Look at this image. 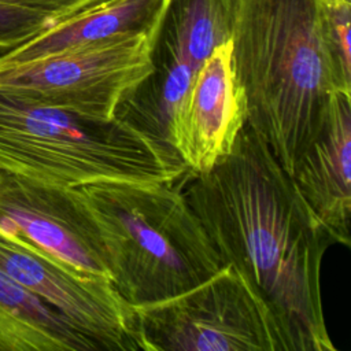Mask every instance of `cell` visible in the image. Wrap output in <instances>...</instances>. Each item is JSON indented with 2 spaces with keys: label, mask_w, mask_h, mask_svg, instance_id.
<instances>
[{
  "label": "cell",
  "mask_w": 351,
  "mask_h": 351,
  "mask_svg": "<svg viewBox=\"0 0 351 351\" xmlns=\"http://www.w3.org/2000/svg\"><path fill=\"white\" fill-rule=\"evenodd\" d=\"M0 229L32 241L75 269L110 277L96 232L71 188L0 169Z\"/></svg>",
  "instance_id": "obj_9"
},
{
  "label": "cell",
  "mask_w": 351,
  "mask_h": 351,
  "mask_svg": "<svg viewBox=\"0 0 351 351\" xmlns=\"http://www.w3.org/2000/svg\"><path fill=\"white\" fill-rule=\"evenodd\" d=\"M229 43L247 125L292 176L322 132L329 95L351 92L324 0H233Z\"/></svg>",
  "instance_id": "obj_2"
},
{
  "label": "cell",
  "mask_w": 351,
  "mask_h": 351,
  "mask_svg": "<svg viewBox=\"0 0 351 351\" xmlns=\"http://www.w3.org/2000/svg\"><path fill=\"white\" fill-rule=\"evenodd\" d=\"M0 169L59 188L96 181L169 182L188 171L165 137L129 118L86 119L4 88Z\"/></svg>",
  "instance_id": "obj_4"
},
{
  "label": "cell",
  "mask_w": 351,
  "mask_h": 351,
  "mask_svg": "<svg viewBox=\"0 0 351 351\" xmlns=\"http://www.w3.org/2000/svg\"><path fill=\"white\" fill-rule=\"evenodd\" d=\"M158 34H137L0 66V88L78 117L110 122L155 73Z\"/></svg>",
  "instance_id": "obj_6"
},
{
  "label": "cell",
  "mask_w": 351,
  "mask_h": 351,
  "mask_svg": "<svg viewBox=\"0 0 351 351\" xmlns=\"http://www.w3.org/2000/svg\"><path fill=\"white\" fill-rule=\"evenodd\" d=\"M233 0H169L159 36L195 70L230 40Z\"/></svg>",
  "instance_id": "obj_13"
},
{
  "label": "cell",
  "mask_w": 351,
  "mask_h": 351,
  "mask_svg": "<svg viewBox=\"0 0 351 351\" xmlns=\"http://www.w3.org/2000/svg\"><path fill=\"white\" fill-rule=\"evenodd\" d=\"M188 171L169 182L96 181L71 188L96 232L112 284L133 306L185 292L222 266L181 188Z\"/></svg>",
  "instance_id": "obj_3"
},
{
  "label": "cell",
  "mask_w": 351,
  "mask_h": 351,
  "mask_svg": "<svg viewBox=\"0 0 351 351\" xmlns=\"http://www.w3.org/2000/svg\"><path fill=\"white\" fill-rule=\"evenodd\" d=\"M192 176L184 193L222 265L247 277L295 351H336L321 292L335 243L266 143L245 123L226 156Z\"/></svg>",
  "instance_id": "obj_1"
},
{
  "label": "cell",
  "mask_w": 351,
  "mask_h": 351,
  "mask_svg": "<svg viewBox=\"0 0 351 351\" xmlns=\"http://www.w3.org/2000/svg\"><path fill=\"white\" fill-rule=\"evenodd\" d=\"M247 123V101L232 64L230 43L217 47L195 74L165 138L193 173H206L226 156Z\"/></svg>",
  "instance_id": "obj_8"
},
{
  "label": "cell",
  "mask_w": 351,
  "mask_h": 351,
  "mask_svg": "<svg viewBox=\"0 0 351 351\" xmlns=\"http://www.w3.org/2000/svg\"><path fill=\"white\" fill-rule=\"evenodd\" d=\"M169 0H104L0 55V66L143 33L158 34Z\"/></svg>",
  "instance_id": "obj_11"
},
{
  "label": "cell",
  "mask_w": 351,
  "mask_h": 351,
  "mask_svg": "<svg viewBox=\"0 0 351 351\" xmlns=\"http://www.w3.org/2000/svg\"><path fill=\"white\" fill-rule=\"evenodd\" d=\"M328 33L346 71L351 73V1L324 0Z\"/></svg>",
  "instance_id": "obj_15"
},
{
  "label": "cell",
  "mask_w": 351,
  "mask_h": 351,
  "mask_svg": "<svg viewBox=\"0 0 351 351\" xmlns=\"http://www.w3.org/2000/svg\"><path fill=\"white\" fill-rule=\"evenodd\" d=\"M104 0H0V3L43 11L58 22Z\"/></svg>",
  "instance_id": "obj_16"
},
{
  "label": "cell",
  "mask_w": 351,
  "mask_h": 351,
  "mask_svg": "<svg viewBox=\"0 0 351 351\" xmlns=\"http://www.w3.org/2000/svg\"><path fill=\"white\" fill-rule=\"evenodd\" d=\"M292 180L335 244L351 247V92L329 95L318 138L295 165Z\"/></svg>",
  "instance_id": "obj_10"
},
{
  "label": "cell",
  "mask_w": 351,
  "mask_h": 351,
  "mask_svg": "<svg viewBox=\"0 0 351 351\" xmlns=\"http://www.w3.org/2000/svg\"><path fill=\"white\" fill-rule=\"evenodd\" d=\"M58 21L38 10L0 3V55L47 30Z\"/></svg>",
  "instance_id": "obj_14"
},
{
  "label": "cell",
  "mask_w": 351,
  "mask_h": 351,
  "mask_svg": "<svg viewBox=\"0 0 351 351\" xmlns=\"http://www.w3.org/2000/svg\"><path fill=\"white\" fill-rule=\"evenodd\" d=\"M134 308L147 351H295L267 302L230 263L185 292Z\"/></svg>",
  "instance_id": "obj_5"
},
{
  "label": "cell",
  "mask_w": 351,
  "mask_h": 351,
  "mask_svg": "<svg viewBox=\"0 0 351 351\" xmlns=\"http://www.w3.org/2000/svg\"><path fill=\"white\" fill-rule=\"evenodd\" d=\"M0 351H99L45 300L0 271Z\"/></svg>",
  "instance_id": "obj_12"
},
{
  "label": "cell",
  "mask_w": 351,
  "mask_h": 351,
  "mask_svg": "<svg viewBox=\"0 0 351 351\" xmlns=\"http://www.w3.org/2000/svg\"><path fill=\"white\" fill-rule=\"evenodd\" d=\"M347 1H351V0H347Z\"/></svg>",
  "instance_id": "obj_17"
},
{
  "label": "cell",
  "mask_w": 351,
  "mask_h": 351,
  "mask_svg": "<svg viewBox=\"0 0 351 351\" xmlns=\"http://www.w3.org/2000/svg\"><path fill=\"white\" fill-rule=\"evenodd\" d=\"M0 271L56 308L99 351H147L134 306L108 276L75 269L1 229Z\"/></svg>",
  "instance_id": "obj_7"
}]
</instances>
